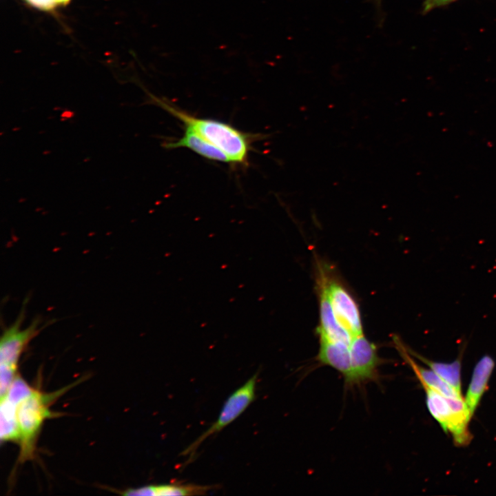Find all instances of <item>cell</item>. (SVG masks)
Wrapping results in <instances>:
<instances>
[{"instance_id":"1","label":"cell","mask_w":496,"mask_h":496,"mask_svg":"<svg viewBox=\"0 0 496 496\" xmlns=\"http://www.w3.org/2000/svg\"><path fill=\"white\" fill-rule=\"evenodd\" d=\"M151 99L183 122L185 127L194 131L224 152L231 163L247 165L253 135L220 121L195 116L165 99L152 95Z\"/></svg>"},{"instance_id":"2","label":"cell","mask_w":496,"mask_h":496,"mask_svg":"<svg viewBox=\"0 0 496 496\" xmlns=\"http://www.w3.org/2000/svg\"><path fill=\"white\" fill-rule=\"evenodd\" d=\"M65 389L48 394L35 390L18 406L19 442L21 446L19 460L21 462L34 457L37 438L41 428L46 419L54 415L50 406L56 397L65 392Z\"/></svg>"},{"instance_id":"3","label":"cell","mask_w":496,"mask_h":496,"mask_svg":"<svg viewBox=\"0 0 496 496\" xmlns=\"http://www.w3.org/2000/svg\"><path fill=\"white\" fill-rule=\"evenodd\" d=\"M426 395V405L431 415L446 433L452 434L457 446L467 445L471 440L468 423L472 417L466 404L457 401L452 404L449 397L426 385H422Z\"/></svg>"},{"instance_id":"4","label":"cell","mask_w":496,"mask_h":496,"mask_svg":"<svg viewBox=\"0 0 496 496\" xmlns=\"http://www.w3.org/2000/svg\"><path fill=\"white\" fill-rule=\"evenodd\" d=\"M258 373L253 375L235 390L225 401L216 420L181 453L187 456V462L193 460L199 446L209 437L221 431L236 420L249 407L256 397Z\"/></svg>"},{"instance_id":"5","label":"cell","mask_w":496,"mask_h":496,"mask_svg":"<svg viewBox=\"0 0 496 496\" xmlns=\"http://www.w3.org/2000/svg\"><path fill=\"white\" fill-rule=\"evenodd\" d=\"M25 300L21 312L16 320L6 327L0 340V371L17 374L19 360L30 342L35 338L45 325L39 318L32 321L30 325L22 329L25 318Z\"/></svg>"},{"instance_id":"6","label":"cell","mask_w":496,"mask_h":496,"mask_svg":"<svg viewBox=\"0 0 496 496\" xmlns=\"http://www.w3.org/2000/svg\"><path fill=\"white\" fill-rule=\"evenodd\" d=\"M338 322L353 338L363 334L357 302L347 289L335 281L323 280Z\"/></svg>"},{"instance_id":"7","label":"cell","mask_w":496,"mask_h":496,"mask_svg":"<svg viewBox=\"0 0 496 496\" xmlns=\"http://www.w3.org/2000/svg\"><path fill=\"white\" fill-rule=\"evenodd\" d=\"M349 348L351 361L350 384L373 379L380 362L375 344L362 334L353 338Z\"/></svg>"},{"instance_id":"8","label":"cell","mask_w":496,"mask_h":496,"mask_svg":"<svg viewBox=\"0 0 496 496\" xmlns=\"http://www.w3.org/2000/svg\"><path fill=\"white\" fill-rule=\"evenodd\" d=\"M320 338V350L318 355L320 362L331 366L340 372L346 382L350 384L351 378V361L349 344Z\"/></svg>"},{"instance_id":"9","label":"cell","mask_w":496,"mask_h":496,"mask_svg":"<svg viewBox=\"0 0 496 496\" xmlns=\"http://www.w3.org/2000/svg\"><path fill=\"white\" fill-rule=\"evenodd\" d=\"M394 342L401 357L410 366L422 385H426L437 391L442 395L451 398H463L462 395L456 392L447 382L442 379L431 369H426L413 360L411 354L397 338H394Z\"/></svg>"},{"instance_id":"10","label":"cell","mask_w":496,"mask_h":496,"mask_svg":"<svg viewBox=\"0 0 496 496\" xmlns=\"http://www.w3.org/2000/svg\"><path fill=\"white\" fill-rule=\"evenodd\" d=\"M318 333L319 336L349 345L353 339L350 333L338 322L324 284L320 286V326L318 328Z\"/></svg>"},{"instance_id":"11","label":"cell","mask_w":496,"mask_h":496,"mask_svg":"<svg viewBox=\"0 0 496 496\" xmlns=\"http://www.w3.org/2000/svg\"><path fill=\"white\" fill-rule=\"evenodd\" d=\"M494 367V360L490 355H485L481 358L474 368L464 399L471 417L488 387V383Z\"/></svg>"},{"instance_id":"12","label":"cell","mask_w":496,"mask_h":496,"mask_svg":"<svg viewBox=\"0 0 496 496\" xmlns=\"http://www.w3.org/2000/svg\"><path fill=\"white\" fill-rule=\"evenodd\" d=\"M168 149L186 147L198 155L214 161L231 163L227 154L194 131L185 127L183 135L178 139L165 143Z\"/></svg>"},{"instance_id":"13","label":"cell","mask_w":496,"mask_h":496,"mask_svg":"<svg viewBox=\"0 0 496 496\" xmlns=\"http://www.w3.org/2000/svg\"><path fill=\"white\" fill-rule=\"evenodd\" d=\"M214 488V486L176 483L148 485L136 488H131L125 490L122 494L129 496L197 495L206 494Z\"/></svg>"},{"instance_id":"14","label":"cell","mask_w":496,"mask_h":496,"mask_svg":"<svg viewBox=\"0 0 496 496\" xmlns=\"http://www.w3.org/2000/svg\"><path fill=\"white\" fill-rule=\"evenodd\" d=\"M406 349L411 355L415 356L429 366L431 370L453 387L456 392L462 395L460 358L451 363L439 362L429 360L407 347Z\"/></svg>"},{"instance_id":"15","label":"cell","mask_w":496,"mask_h":496,"mask_svg":"<svg viewBox=\"0 0 496 496\" xmlns=\"http://www.w3.org/2000/svg\"><path fill=\"white\" fill-rule=\"evenodd\" d=\"M0 437L1 442H19L20 432L17 421L18 406L6 398L1 399Z\"/></svg>"},{"instance_id":"16","label":"cell","mask_w":496,"mask_h":496,"mask_svg":"<svg viewBox=\"0 0 496 496\" xmlns=\"http://www.w3.org/2000/svg\"><path fill=\"white\" fill-rule=\"evenodd\" d=\"M35 389L31 387L21 377L17 375L10 385L6 398L11 403L19 406L24 400L30 396Z\"/></svg>"},{"instance_id":"17","label":"cell","mask_w":496,"mask_h":496,"mask_svg":"<svg viewBox=\"0 0 496 496\" xmlns=\"http://www.w3.org/2000/svg\"><path fill=\"white\" fill-rule=\"evenodd\" d=\"M457 0H425L422 6V13L426 14L433 9L447 6Z\"/></svg>"},{"instance_id":"18","label":"cell","mask_w":496,"mask_h":496,"mask_svg":"<svg viewBox=\"0 0 496 496\" xmlns=\"http://www.w3.org/2000/svg\"><path fill=\"white\" fill-rule=\"evenodd\" d=\"M30 4L43 10H53L56 6L54 0H26Z\"/></svg>"},{"instance_id":"19","label":"cell","mask_w":496,"mask_h":496,"mask_svg":"<svg viewBox=\"0 0 496 496\" xmlns=\"http://www.w3.org/2000/svg\"><path fill=\"white\" fill-rule=\"evenodd\" d=\"M56 6H65L70 0H54Z\"/></svg>"},{"instance_id":"20","label":"cell","mask_w":496,"mask_h":496,"mask_svg":"<svg viewBox=\"0 0 496 496\" xmlns=\"http://www.w3.org/2000/svg\"><path fill=\"white\" fill-rule=\"evenodd\" d=\"M375 1L380 3V0H375Z\"/></svg>"}]
</instances>
